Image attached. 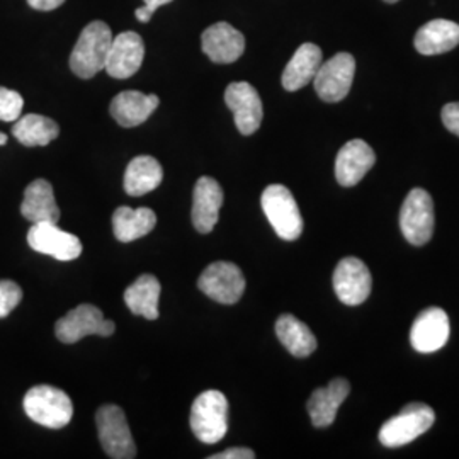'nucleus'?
Here are the masks:
<instances>
[{
  "mask_svg": "<svg viewBox=\"0 0 459 459\" xmlns=\"http://www.w3.org/2000/svg\"><path fill=\"white\" fill-rule=\"evenodd\" d=\"M375 162L377 155L373 148L364 140H351L337 153L335 179L344 187H352L364 179Z\"/></svg>",
  "mask_w": 459,
  "mask_h": 459,
  "instance_id": "17",
  "label": "nucleus"
},
{
  "mask_svg": "<svg viewBox=\"0 0 459 459\" xmlns=\"http://www.w3.org/2000/svg\"><path fill=\"white\" fill-rule=\"evenodd\" d=\"M223 204V189L213 178H201L195 186L193 196V225L199 233L213 231L220 208Z\"/></svg>",
  "mask_w": 459,
  "mask_h": 459,
  "instance_id": "18",
  "label": "nucleus"
},
{
  "mask_svg": "<svg viewBox=\"0 0 459 459\" xmlns=\"http://www.w3.org/2000/svg\"><path fill=\"white\" fill-rule=\"evenodd\" d=\"M160 99L155 94H143L138 91L119 92L111 102V116L123 128H134L145 123L153 111L159 108Z\"/></svg>",
  "mask_w": 459,
  "mask_h": 459,
  "instance_id": "19",
  "label": "nucleus"
},
{
  "mask_svg": "<svg viewBox=\"0 0 459 459\" xmlns=\"http://www.w3.org/2000/svg\"><path fill=\"white\" fill-rule=\"evenodd\" d=\"M22 299V290L14 281H0V318L7 316Z\"/></svg>",
  "mask_w": 459,
  "mask_h": 459,
  "instance_id": "30",
  "label": "nucleus"
},
{
  "mask_svg": "<svg viewBox=\"0 0 459 459\" xmlns=\"http://www.w3.org/2000/svg\"><path fill=\"white\" fill-rule=\"evenodd\" d=\"M373 288L368 265L358 257H345L333 271V290L337 298L349 307L364 303Z\"/></svg>",
  "mask_w": 459,
  "mask_h": 459,
  "instance_id": "11",
  "label": "nucleus"
},
{
  "mask_svg": "<svg viewBox=\"0 0 459 459\" xmlns=\"http://www.w3.org/2000/svg\"><path fill=\"white\" fill-rule=\"evenodd\" d=\"M441 116H443L444 126L453 134L459 136V102L446 104Z\"/></svg>",
  "mask_w": 459,
  "mask_h": 459,
  "instance_id": "31",
  "label": "nucleus"
},
{
  "mask_svg": "<svg viewBox=\"0 0 459 459\" xmlns=\"http://www.w3.org/2000/svg\"><path fill=\"white\" fill-rule=\"evenodd\" d=\"M400 229L411 246H426L434 231V203L426 189L415 187L400 212Z\"/></svg>",
  "mask_w": 459,
  "mask_h": 459,
  "instance_id": "7",
  "label": "nucleus"
},
{
  "mask_svg": "<svg viewBox=\"0 0 459 459\" xmlns=\"http://www.w3.org/2000/svg\"><path fill=\"white\" fill-rule=\"evenodd\" d=\"M22 106H24V99L19 92L0 87V121H5V123L17 121L22 113Z\"/></svg>",
  "mask_w": 459,
  "mask_h": 459,
  "instance_id": "29",
  "label": "nucleus"
},
{
  "mask_svg": "<svg viewBox=\"0 0 459 459\" xmlns=\"http://www.w3.org/2000/svg\"><path fill=\"white\" fill-rule=\"evenodd\" d=\"M145 58V45L142 36L134 31L117 34L113 38L106 60V72L117 81L133 77Z\"/></svg>",
  "mask_w": 459,
  "mask_h": 459,
  "instance_id": "14",
  "label": "nucleus"
},
{
  "mask_svg": "<svg viewBox=\"0 0 459 459\" xmlns=\"http://www.w3.org/2000/svg\"><path fill=\"white\" fill-rule=\"evenodd\" d=\"M26 415L39 426L62 429L68 426L74 415L70 396L60 388L39 385L31 388L22 402Z\"/></svg>",
  "mask_w": 459,
  "mask_h": 459,
  "instance_id": "3",
  "label": "nucleus"
},
{
  "mask_svg": "<svg viewBox=\"0 0 459 459\" xmlns=\"http://www.w3.org/2000/svg\"><path fill=\"white\" fill-rule=\"evenodd\" d=\"M349 394L351 385L344 377H335L325 388L315 390L308 400V413L313 426L318 429L332 426L337 417V411Z\"/></svg>",
  "mask_w": 459,
  "mask_h": 459,
  "instance_id": "20",
  "label": "nucleus"
},
{
  "mask_svg": "<svg viewBox=\"0 0 459 459\" xmlns=\"http://www.w3.org/2000/svg\"><path fill=\"white\" fill-rule=\"evenodd\" d=\"M28 4L41 13H48V11H55L60 5L65 4V0H28Z\"/></svg>",
  "mask_w": 459,
  "mask_h": 459,
  "instance_id": "34",
  "label": "nucleus"
},
{
  "mask_svg": "<svg viewBox=\"0 0 459 459\" xmlns=\"http://www.w3.org/2000/svg\"><path fill=\"white\" fill-rule=\"evenodd\" d=\"M99 441L109 458H136V446L126 415L117 405H102L96 415Z\"/></svg>",
  "mask_w": 459,
  "mask_h": 459,
  "instance_id": "6",
  "label": "nucleus"
},
{
  "mask_svg": "<svg viewBox=\"0 0 459 459\" xmlns=\"http://www.w3.org/2000/svg\"><path fill=\"white\" fill-rule=\"evenodd\" d=\"M143 2H145V5L136 9V13H134V16L140 22H148L157 9H160L165 4H170L172 0H143Z\"/></svg>",
  "mask_w": 459,
  "mask_h": 459,
  "instance_id": "32",
  "label": "nucleus"
},
{
  "mask_svg": "<svg viewBox=\"0 0 459 459\" xmlns=\"http://www.w3.org/2000/svg\"><path fill=\"white\" fill-rule=\"evenodd\" d=\"M28 244L36 252L62 263L75 261L82 254V242L75 235L58 229L56 223H34L28 231Z\"/></svg>",
  "mask_w": 459,
  "mask_h": 459,
  "instance_id": "12",
  "label": "nucleus"
},
{
  "mask_svg": "<svg viewBox=\"0 0 459 459\" xmlns=\"http://www.w3.org/2000/svg\"><path fill=\"white\" fill-rule=\"evenodd\" d=\"M7 143V136L4 133H0V145H5Z\"/></svg>",
  "mask_w": 459,
  "mask_h": 459,
  "instance_id": "35",
  "label": "nucleus"
},
{
  "mask_svg": "<svg viewBox=\"0 0 459 459\" xmlns=\"http://www.w3.org/2000/svg\"><path fill=\"white\" fill-rule=\"evenodd\" d=\"M276 335L281 344L295 358H308L316 349L312 330L293 315H281L276 322Z\"/></svg>",
  "mask_w": 459,
  "mask_h": 459,
  "instance_id": "26",
  "label": "nucleus"
},
{
  "mask_svg": "<svg viewBox=\"0 0 459 459\" xmlns=\"http://www.w3.org/2000/svg\"><path fill=\"white\" fill-rule=\"evenodd\" d=\"M385 2H388V4H396L398 0H385Z\"/></svg>",
  "mask_w": 459,
  "mask_h": 459,
  "instance_id": "36",
  "label": "nucleus"
},
{
  "mask_svg": "<svg viewBox=\"0 0 459 459\" xmlns=\"http://www.w3.org/2000/svg\"><path fill=\"white\" fill-rule=\"evenodd\" d=\"M21 213L31 223H56L60 210L55 201L53 187L45 179H36L26 187Z\"/></svg>",
  "mask_w": 459,
  "mask_h": 459,
  "instance_id": "23",
  "label": "nucleus"
},
{
  "mask_svg": "<svg viewBox=\"0 0 459 459\" xmlns=\"http://www.w3.org/2000/svg\"><path fill=\"white\" fill-rule=\"evenodd\" d=\"M189 422L195 436L201 443H220L229 432L227 396L218 390L199 394L193 403Z\"/></svg>",
  "mask_w": 459,
  "mask_h": 459,
  "instance_id": "2",
  "label": "nucleus"
},
{
  "mask_svg": "<svg viewBox=\"0 0 459 459\" xmlns=\"http://www.w3.org/2000/svg\"><path fill=\"white\" fill-rule=\"evenodd\" d=\"M13 134L24 147H45L60 134V128L47 116L26 115L17 119Z\"/></svg>",
  "mask_w": 459,
  "mask_h": 459,
  "instance_id": "28",
  "label": "nucleus"
},
{
  "mask_svg": "<svg viewBox=\"0 0 459 459\" xmlns=\"http://www.w3.org/2000/svg\"><path fill=\"white\" fill-rule=\"evenodd\" d=\"M449 316L443 308L432 307L420 313L411 330V347L417 352L430 354L443 349L449 341Z\"/></svg>",
  "mask_w": 459,
  "mask_h": 459,
  "instance_id": "15",
  "label": "nucleus"
},
{
  "mask_svg": "<svg viewBox=\"0 0 459 459\" xmlns=\"http://www.w3.org/2000/svg\"><path fill=\"white\" fill-rule=\"evenodd\" d=\"M356 74V60L351 53H337L322 64L313 83L318 98L325 102H341L349 94Z\"/></svg>",
  "mask_w": 459,
  "mask_h": 459,
  "instance_id": "10",
  "label": "nucleus"
},
{
  "mask_svg": "<svg viewBox=\"0 0 459 459\" xmlns=\"http://www.w3.org/2000/svg\"><path fill=\"white\" fill-rule=\"evenodd\" d=\"M324 55L322 49L313 43H305L296 49L293 58L282 72V87L290 92L303 89L305 85L313 82L318 68L322 65Z\"/></svg>",
  "mask_w": 459,
  "mask_h": 459,
  "instance_id": "22",
  "label": "nucleus"
},
{
  "mask_svg": "<svg viewBox=\"0 0 459 459\" xmlns=\"http://www.w3.org/2000/svg\"><path fill=\"white\" fill-rule=\"evenodd\" d=\"M115 322L106 320L98 307L83 303L70 310L64 318L56 322V337L64 344H75L87 335L109 337L115 333Z\"/></svg>",
  "mask_w": 459,
  "mask_h": 459,
  "instance_id": "9",
  "label": "nucleus"
},
{
  "mask_svg": "<svg viewBox=\"0 0 459 459\" xmlns=\"http://www.w3.org/2000/svg\"><path fill=\"white\" fill-rule=\"evenodd\" d=\"M113 33L106 22L94 21L87 24L70 55L72 72L81 79H92L106 68Z\"/></svg>",
  "mask_w": 459,
  "mask_h": 459,
  "instance_id": "1",
  "label": "nucleus"
},
{
  "mask_svg": "<svg viewBox=\"0 0 459 459\" xmlns=\"http://www.w3.org/2000/svg\"><path fill=\"white\" fill-rule=\"evenodd\" d=\"M197 288L214 301L223 305L237 303L246 291L242 269L233 263H213L197 279Z\"/></svg>",
  "mask_w": 459,
  "mask_h": 459,
  "instance_id": "8",
  "label": "nucleus"
},
{
  "mask_svg": "<svg viewBox=\"0 0 459 459\" xmlns=\"http://www.w3.org/2000/svg\"><path fill=\"white\" fill-rule=\"evenodd\" d=\"M157 225V214L150 208H136L119 206L113 214V230L116 238L123 244H130L148 235Z\"/></svg>",
  "mask_w": 459,
  "mask_h": 459,
  "instance_id": "25",
  "label": "nucleus"
},
{
  "mask_svg": "<svg viewBox=\"0 0 459 459\" xmlns=\"http://www.w3.org/2000/svg\"><path fill=\"white\" fill-rule=\"evenodd\" d=\"M162 179H164V170L160 162L150 155H140V157H134L126 167L125 191L130 196H143L155 191L160 186Z\"/></svg>",
  "mask_w": 459,
  "mask_h": 459,
  "instance_id": "24",
  "label": "nucleus"
},
{
  "mask_svg": "<svg viewBox=\"0 0 459 459\" xmlns=\"http://www.w3.org/2000/svg\"><path fill=\"white\" fill-rule=\"evenodd\" d=\"M225 102L233 113L235 125L242 134H254L263 123V100L255 87L248 82L230 83L225 91Z\"/></svg>",
  "mask_w": 459,
  "mask_h": 459,
  "instance_id": "13",
  "label": "nucleus"
},
{
  "mask_svg": "<svg viewBox=\"0 0 459 459\" xmlns=\"http://www.w3.org/2000/svg\"><path fill=\"white\" fill-rule=\"evenodd\" d=\"M204 55L214 64H233L246 51V38L229 22H216L201 36Z\"/></svg>",
  "mask_w": 459,
  "mask_h": 459,
  "instance_id": "16",
  "label": "nucleus"
},
{
  "mask_svg": "<svg viewBox=\"0 0 459 459\" xmlns=\"http://www.w3.org/2000/svg\"><path fill=\"white\" fill-rule=\"evenodd\" d=\"M413 45L424 56L447 53L459 45V24L447 19H434L419 28Z\"/></svg>",
  "mask_w": 459,
  "mask_h": 459,
  "instance_id": "21",
  "label": "nucleus"
},
{
  "mask_svg": "<svg viewBox=\"0 0 459 459\" xmlns=\"http://www.w3.org/2000/svg\"><path fill=\"white\" fill-rule=\"evenodd\" d=\"M436 422V413L426 403H411L379 429V443L402 447L419 439Z\"/></svg>",
  "mask_w": 459,
  "mask_h": 459,
  "instance_id": "5",
  "label": "nucleus"
},
{
  "mask_svg": "<svg viewBox=\"0 0 459 459\" xmlns=\"http://www.w3.org/2000/svg\"><path fill=\"white\" fill-rule=\"evenodd\" d=\"M255 453L248 447H230L227 451L210 456V459H254Z\"/></svg>",
  "mask_w": 459,
  "mask_h": 459,
  "instance_id": "33",
  "label": "nucleus"
},
{
  "mask_svg": "<svg viewBox=\"0 0 459 459\" xmlns=\"http://www.w3.org/2000/svg\"><path fill=\"white\" fill-rule=\"evenodd\" d=\"M159 298H160V282L152 274H143L128 286L125 291L126 307L138 316L148 320L159 318Z\"/></svg>",
  "mask_w": 459,
  "mask_h": 459,
  "instance_id": "27",
  "label": "nucleus"
},
{
  "mask_svg": "<svg viewBox=\"0 0 459 459\" xmlns=\"http://www.w3.org/2000/svg\"><path fill=\"white\" fill-rule=\"evenodd\" d=\"M263 210L269 223L282 240L293 242L303 231V218L291 191L282 184H273L264 189Z\"/></svg>",
  "mask_w": 459,
  "mask_h": 459,
  "instance_id": "4",
  "label": "nucleus"
}]
</instances>
